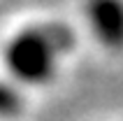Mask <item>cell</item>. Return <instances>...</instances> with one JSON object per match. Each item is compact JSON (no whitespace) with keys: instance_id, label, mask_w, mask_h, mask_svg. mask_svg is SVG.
I'll use <instances>...</instances> for the list:
<instances>
[{"instance_id":"cell-3","label":"cell","mask_w":123,"mask_h":121,"mask_svg":"<svg viewBox=\"0 0 123 121\" xmlns=\"http://www.w3.org/2000/svg\"><path fill=\"white\" fill-rule=\"evenodd\" d=\"M23 109V95L16 84L0 79V119H12Z\"/></svg>"},{"instance_id":"cell-2","label":"cell","mask_w":123,"mask_h":121,"mask_svg":"<svg viewBox=\"0 0 123 121\" xmlns=\"http://www.w3.org/2000/svg\"><path fill=\"white\" fill-rule=\"evenodd\" d=\"M86 19L102 47L123 49V0H86Z\"/></svg>"},{"instance_id":"cell-1","label":"cell","mask_w":123,"mask_h":121,"mask_svg":"<svg viewBox=\"0 0 123 121\" xmlns=\"http://www.w3.org/2000/svg\"><path fill=\"white\" fill-rule=\"evenodd\" d=\"M74 30L61 21L21 28L2 49L7 72L19 84L42 86L54 79L61 56L74 49Z\"/></svg>"}]
</instances>
